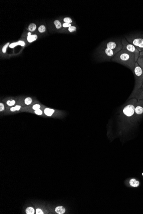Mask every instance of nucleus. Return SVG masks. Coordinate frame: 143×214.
I'll return each instance as SVG.
<instances>
[{
  "instance_id": "nucleus-1",
  "label": "nucleus",
  "mask_w": 143,
  "mask_h": 214,
  "mask_svg": "<svg viewBox=\"0 0 143 214\" xmlns=\"http://www.w3.org/2000/svg\"><path fill=\"white\" fill-rule=\"evenodd\" d=\"M111 61L121 64L132 71L136 62L134 54L123 48L117 52Z\"/></svg>"
},
{
  "instance_id": "nucleus-2",
  "label": "nucleus",
  "mask_w": 143,
  "mask_h": 214,
  "mask_svg": "<svg viewBox=\"0 0 143 214\" xmlns=\"http://www.w3.org/2000/svg\"><path fill=\"white\" fill-rule=\"evenodd\" d=\"M132 72L135 77V87L132 94L129 97V98H132L133 97L141 90L143 81V71L142 68L139 65L137 62H136Z\"/></svg>"
},
{
  "instance_id": "nucleus-3",
  "label": "nucleus",
  "mask_w": 143,
  "mask_h": 214,
  "mask_svg": "<svg viewBox=\"0 0 143 214\" xmlns=\"http://www.w3.org/2000/svg\"><path fill=\"white\" fill-rule=\"evenodd\" d=\"M125 38L130 43L134 45L140 52L143 51V34L137 33L125 36Z\"/></svg>"
},
{
  "instance_id": "nucleus-4",
  "label": "nucleus",
  "mask_w": 143,
  "mask_h": 214,
  "mask_svg": "<svg viewBox=\"0 0 143 214\" xmlns=\"http://www.w3.org/2000/svg\"><path fill=\"white\" fill-rule=\"evenodd\" d=\"M117 52L118 51L101 46L99 51V56L102 61H109L111 60Z\"/></svg>"
},
{
  "instance_id": "nucleus-5",
  "label": "nucleus",
  "mask_w": 143,
  "mask_h": 214,
  "mask_svg": "<svg viewBox=\"0 0 143 214\" xmlns=\"http://www.w3.org/2000/svg\"><path fill=\"white\" fill-rule=\"evenodd\" d=\"M102 46L119 52L123 49V45L122 43L121 39H111L106 41L104 42Z\"/></svg>"
},
{
  "instance_id": "nucleus-6",
  "label": "nucleus",
  "mask_w": 143,
  "mask_h": 214,
  "mask_svg": "<svg viewBox=\"0 0 143 214\" xmlns=\"http://www.w3.org/2000/svg\"><path fill=\"white\" fill-rule=\"evenodd\" d=\"M121 42L123 45V48L133 54L135 57V61L137 62V60L140 56V51L134 45L128 42L125 38L121 39Z\"/></svg>"
},
{
  "instance_id": "nucleus-7",
  "label": "nucleus",
  "mask_w": 143,
  "mask_h": 214,
  "mask_svg": "<svg viewBox=\"0 0 143 214\" xmlns=\"http://www.w3.org/2000/svg\"><path fill=\"white\" fill-rule=\"evenodd\" d=\"M143 115V100H138L135 105L134 119H136L140 118Z\"/></svg>"
},
{
  "instance_id": "nucleus-8",
  "label": "nucleus",
  "mask_w": 143,
  "mask_h": 214,
  "mask_svg": "<svg viewBox=\"0 0 143 214\" xmlns=\"http://www.w3.org/2000/svg\"><path fill=\"white\" fill-rule=\"evenodd\" d=\"M37 103V101L33 100L31 97H26L24 99L19 100L17 102V105H20L23 107L32 105Z\"/></svg>"
},
{
  "instance_id": "nucleus-9",
  "label": "nucleus",
  "mask_w": 143,
  "mask_h": 214,
  "mask_svg": "<svg viewBox=\"0 0 143 214\" xmlns=\"http://www.w3.org/2000/svg\"><path fill=\"white\" fill-rule=\"evenodd\" d=\"M44 113L47 116L51 117L55 115H61L62 112L59 110H55L53 109H50L46 107H45L42 109Z\"/></svg>"
},
{
  "instance_id": "nucleus-10",
  "label": "nucleus",
  "mask_w": 143,
  "mask_h": 214,
  "mask_svg": "<svg viewBox=\"0 0 143 214\" xmlns=\"http://www.w3.org/2000/svg\"><path fill=\"white\" fill-rule=\"evenodd\" d=\"M21 112H29L31 113H33L35 114L36 115H43L44 116L45 114L44 113L42 109H39V110H32L30 109H26L24 107H23V108H22L21 110Z\"/></svg>"
},
{
  "instance_id": "nucleus-11",
  "label": "nucleus",
  "mask_w": 143,
  "mask_h": 214,
  "mask_svg": "<svg viewBox=\"0 0 143 214\" xmlns=\"http://www.w3.org/2000/svg\"><path fill=\"white\" fill-rule=\"evenodd\" d=\"M4 101V104L6 110H8V109H9L11 107L17 105V102L16 100L9 99Z\"/></svg>"
},
{
  "instance_id": "nucleus-12",
  "label": "nucleus",
  "mask_w": 143,
  "mask_h": 214,
  "mask_svg": "<svg viewBox=\"0 0 143 214\" xmlns=\"http://www.w3.org/2000/svg\"><path fill=\"white\" fill-rule=\"evenodd\" d=\"M24 107L26 109H30L32 110H39V109H42L45 107V106L42 104L36 103L35 104H33L32 105L28 106H24Z\"/></svg>"
},
{
  "instance_id": "nucleus-13",
  "label": "nucleus",
  "mask_w": 143,
  "mask_h": 214,
  "mask_svg": "<svg viewBox=\"0 0 143 214\" xmlns=\"http://www.w3.org/2000/svg\"><path fill=\"white\" fill-rule=\"evenodd\" d=\"M23 108V106L20 105H16L14 106L13 107H11L9 109H8V110H6V111L8 112H19L20 111H21L22 108Z\"/></svg>"
},
{
  "instance_id": "nucleus-14",
  "label": "nucleus",
  "mask_w": 143,
  "mask_h": 214,
  "mask_svg": "<svg viewBox=\"0 0 143 214\" xmlns=\"http://www.w3.org/2000/svg\"><path fill=\"white\" fill-rule=\"evenodd\" d=\"M18 45H20L22 46H24L25 45V42L23 41H19L17 42H14L13 43H11L9 45V48H14L16 46Z\"/></svg>"
},
{
  "instance_id": "nucleus-15",
  "label": "nucleus",
  "mask_w": 143,
  "mask_h": 214,
  "mask_svg": "<svg viewBox=\"0 0 143 214\" xmlns=\"http://www.w3.org/2000/svg\"><path fill=\"white\" fill-rule=\"evenodd\" d=\"M55 212L56 213L59 214H64L65 212V209L63 206H59L56 207L55 209Z\"/></svg>"
},
{
  "instance_id": "nucleus-16",
  "label": "nucleus",
  "mask_w": 143,
  "mask_h": 214,
  "mask_svg": "<svg viewBox=\"0 0 143 214\" xmlns=\"http://www.w3.org/2000/svg\"><path fill=\"white\" fill-rule=\"evenodd\" d=\"M38 38V36L36 35H32L31 36H28L27 40L30 43L33 42L34 41L36 40Z\"/></svg>"
},
{
  "instance_id": "nucleus-17",
  "label": "nucleus",
  "mask_w": 143,
  "mask_h": 214,
  "mask_svg": "<svg viewBox=\"0 0 143 214\" xmlns=\"http://www.w3.org/2000/svg\"><path fill=\"white\" fill-rule=\"evenodd\" d=\"M136 98L137 99L143 100V91L140 90L135 94L132 98Z\"/></svg>"
},
{
  "instance_id": "nucleus-18",
  "label": "nucleus",
  "mask_w": 143,
  "mask_h": 214,
  "mask_svg": "<svg viewBox=\"0 0 143 214\" xmlns=\"http://www.w3.org/2000/svg\"><path fill=\"white\" fill-rule=\"evenodd\" d=\"M129 183L131 186L134 187H136L139 186V182L137 180H136L135 179H131L130 181H129Z\"/></svg>"
},
{
  "instance_id": "nucleus-19",
  "label": "nucleus",
  "mask_w": 143,
  "mask_h": 214,
  "mask_svg": "<svg viewBox=\"0 0 143 214\" xmlns=\"http://www.w3.org/2000/svg\"><path fill=\"white\" fill-rule=\"evenodd\" d=\"M137 62L140 67L142 68L143 71V56H139L137 60Z\"/></svg>"
},
{
  "instance_id": "nucleus-20",
  "label": "nucleus",
  "mask_w": 143,
  "mask_h": 214,
  "mask_svg": "<svg viewBox=\"0 0 143 214\" xmlns=\"http://www.w3.org/2000/svg\"><path fill=\"white\" fill-rule=\"evenodd\" d=\"M36 28V25L34 23H31L28 26V29L31 32L34 31Z\"/></svg>"
},
{
  "instance_id": "nucleus-21",
  "label": "nucleus",
  "mask_w": 143,
  "mask_h": 214,
  "mask_svg": "<svg viewBox=\"0 0 143 214\" xmlns=\"http://www.w3.org/2000/svg\"><path fill=\"white\" fill-rule=\"evenodd\" d=\"M76 30H77V27L76 26L74 25H72L68 28V31L70 33L75 32H76Z\"/></svg>"
},
{
  "instance_id": "nucleus-22",
  "label": "nucleus",
  "mask_w": 143,
  "mask_h": 214,
  "mask_svg": "<svg viewBox=\"0 0 143 214\" xmlns=\"http://www.w3.org/2000/svg\"><path fill=\"white\" fill-rule=\"evenodd\" d=\"M54 24L55 25L56 28L57 29H59L61 28V27L62 26V25H61V22H60L59 20H55L54 21Z\"/></svg>"
},
{
  "instance_id": "nucleus-23",
  "label": "nucleus",
  "mask_w": 143,
  "mask_h": 214,
  "mask_svg": "<svg viewBox=\"0 0 143 214\" xmlns=\"http://www.w3.org/2000/svg\"><path fill=\"white\" fill-rule=\"evenodd\" d=\"M26 213L27 214H34V208L31 207H29L27 208L26 210Z\"/></svg>"
},
{
  "instance_id": "nucleus-24",
  "label": "nucleus",
  "mask_w": 143,
  "mask_h": 214,
  "mask_svg": "<svg viewBox=\"0 0 143 214\" xmlns=\"http://www.w3.org/2000/svg\"><path fill=\"white\" fill-rule=\"evenodd\" d=\"M64 22V23H67L72 24L73 23L72 19L70 17H65L63 19Z\"/></svg>"
},
{
  "instance_id": "nucleus-25",
  "label": "nucleus",
  "mask_w": 143,
  "mask_h": 214,
  "mask_svg": "<svg viewBox=\"0 0 143 214\" xmlns=\"http://www.w3.org/2000/svg\"><path fill=\"white\" fill-rule=\"evenodd\" d=\"M38 30L41 33H43L45 32L46 30V27L44 25H41L39 27Z\"/></svg>"
},
{
  "instance_id": "nucleus-26",
  "label": "nucleus",
  "mask_w": 143,
  "mask_h": 214,
  "mask_svg": "<svg viewBox=\"0 0 143 214\" xmlns=\"http://www.w3.org/2000/svg\"><path fill=\"white\" fill-rule=\"evenodd\" d=\"M4 111H6L5 105L3 103L0 102V112H3Z\"/></svg>"
},
{
  "instance_id": "nucleus-27",
  "label": "nucleus",
  "mask_w": 143,
  "mask_h": 214,
  "mask_svg": "<svg viewBox=\"0 0 143 214\" xmlns=\"http://www.w3.org/2000/svg\"><path fill=\"white\" fill-rule=\"evenodd\" d=\"M9 42H8L7 43H6L5 45L3 47V48H2V51H3V53H6V49H7V47L8 46H9Z\"/></svg>"
},
{
  "instance_id": "nucleus-28",
  "label": "nucleus",
  "mask_w": 143,
  "mask_h": 214,
  "mask_svg": "<svg viewBox=\"0 0 143 214\" xmlns=\"http://www.w3.org/2000/svg\"><path fill=\"white\" fill-rule=\"evenodd\" d=\"M71 26H72V24L67 23H64L62 25V26L64 28H68Z\"/></svg>"
},
{
  "instance_id": "nucleus-29",
  "label": "nucleus",
  "mask_w": 143,
  "mask_h": 214,
  "mask_svg": "<svg viewBox=\"0 0 143 214\" xmlns=\"http://www.w3.org/2000/svg\"><path fill=\"white\" fill-rule=\"evenodd\" d=\"M36 213L37 214H43V212H42V210L39 209H37L36 210Z\"/></svg>"
},
{
  "instance_id": "nucleus-30",
  "label": "nucleus",
  "mask_w": 143,
  "mask_h": 214,
  "mask_svg": "<svg viewBox=\"0 0 143 214\" xmlns=\"http://www.w3.org/2000/svg\"><path fill=\"white\" fill-rule=\"evenodd\" d=\"M140 56H143V51L140 52Z\"/></svg>"
},
{
  "instance_id": "nucleus-31",
  "label": "nucleus",
  "mask_w": 143,
  "mask_h": 214,
  "mask_svg": "<svg viewBox=\"0 0 143 214\" xmlns=\"http://www.w3.org/2000/svg\"><path fill=\"white\" fill-rule=\"evenodd\" d=\"M140 90L143 91V82H142V88H141V90ZM139 91H140V90H139Z\"/></svg>"
},
{
  "instance_id": "nucleus-32",
  "label": "nucleus",
  "mask_w": 143,
  "mask_h": 214,
  "mask_svg": "<svg viewBox=\"0 0 143 214\" xmlns=\"http://www.w3.org/2000/svg\"><path fill=\"white\" fill-rule=\"evenodd\" d=\"M31 33H30V32L28 33V36H31Z\"/></svg>"
},
{
  "instance_id": "nucleus-33",
  "label": "nucleus",
  "mask_w": 143,
  "mask_h": 214,
  "mask_svg": "<svg viewBox=\"0 0 143 214\" xmlns=\"http://www.w3.org/2000/svg\"><path fill=\"white\" fill-rule=\"evenodd\" d=\"M142 175L143 176V174H142Z\"/></svg>"
}]
</instances>
